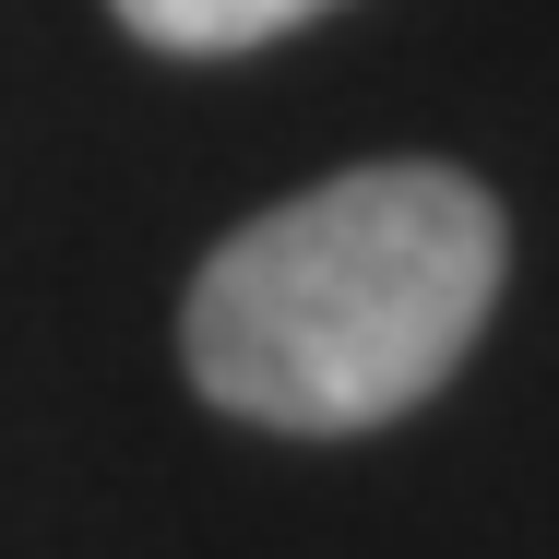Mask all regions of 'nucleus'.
<instances>
[{"instance_id": "nucleus-1", "label": "nucleus", "mask_w": 559, "mask_h": 559, "mask_svg": "<svg viewBox=\"0 0 559 559\" xmlns=\"http://www.w3.org/2000/svg\"><path fill=\"white\" fill-rule=\"evenodd\" d=\"M500 298V203L464 167H345L226 238L179 310V357L226 417L381 429L441 393Z\"/></svg>"}, {"instance_id": "nucleus-2", "label": "nucleus", "mask_w": 559, "mask_h": 559, "mask_svg": "<svg viewBox=\"0 0 559 559\" xmlns=\"http://www.w3.org/2000/svg\"><path fill=\"white\" fill-rule=\"evenodd\" d=\"M143 48H179V60H226V48H262V36H298L322 24L334 0H108Z\"/></svg>"}]
</instances>
